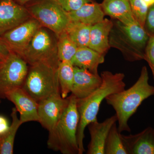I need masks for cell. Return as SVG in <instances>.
<instances>
[{"label":"cell","instance_id":"7","mask_svg":"<svg viewBox=\"0 0 154 154\" xmlns=\"http://www.w3.org/2000/svg\"><path fill=\"white\" fill-rule=\"evenodd\" d=\"M30 17L57 36L65 31L70 19L57 0H34L25 5Z\"/></svg>","mask_w":154,"mask_h":154},{"label":"cell","instance_id":"26","mask_svg":"<svg viewBox=\"0 0 154 154\" xmlns=\"http://www.w3.org/2000/svg\"><path fill=\"white\" fill-rule=\"evenodd\" d=\"M57 1L65 11L69 13L79 10L86 4L96 2V0H57Z\"/></svg>","mask_w":154,"mask_h":154},{"label":"cell","instance_id":"9","mask_svg":"<svg viewBox=\"0 0 154 154\" xmlns=\"http://www.w3.org/2000/svg\"><path fill=\"white\" fill-rule=\"evenodd\" d=\"M41 27L40 23L36 19L31 17L0 37L11 52L21 56Z\"/></svg>","mask_w":154,"mask_h":154},{"label":"cell","instance_id":"2","mask_svg":"<svg viewBox=\"0 0 154 154\" xmlns=\"http://www.w3.org/2000/svg\"><path fill=\"white\" fill-rule=\"evenodd\" d=\"M154 96V86L149 83L147 68L143 66L140 74L133 85L127 90L108 95L105 99L108 105L115 110L120 133L131 131L128 125L130 118L136 112L142 102Z\"/></svg>","mask_w":154,"mask_h":154},{"label":"cell","instance_id":"10","mask_svg":"<svg viewBox=\"0 0 154 154\" xmlns=\"http://www.w3.org/2000/svg\"><path fill=\"white\" fill-rule=\"evenodd\" d=\"M69 97L54 94L38 102V122L48 131L52 130L68 106Z\"/></svg>","mask_w":154,"mask_h":154},{"label":"cell","instance_id":"6","mask_svg":"<svg viewBox=\"0 0 154 154\" xmlns=\"http://www.w3.org/2000/svg\"><path fill=\"white\" fill-rule=\"evenodd\" d=\"M57 42L55 33L42 26L21 57L30 66L42 63L58 68L60 61L58 56Z\"/></svg>","mask_w":154,"mask_h":154},{"label":"cell","instance_id":"1","mask_svg":"<svg viewBox=\"0 0 154 154\" xmlns=\"http://www.w3.org/2000/svg\"><path fill=\"white\" fill-rule=\"evenodd\" d=\"M101 76L102 83L98 89L85 98L77 99V109L79 115L77 132L79 154H83L85 152V129L91 122L97 120V115L102 102L108 95L123 91L126 86L124 82L125 76L123 73L113 74L105 71L102 72Z\"/></svg>","mask_w":154,"mask_h":154},{"label":"cell","instance_id":"34","mask_svg":"<svg viewBox=\"0 0 154 154\" xmlns=\"http://www.w3.org/2000/svg\"><path fill=\"white\" fill-rule=\"evenodd\" d=\"M3 0H0V2H2V1Z\"/></svg>","mask_w":154,"mask_h":154},{"label":"cell","instance_id":"20","mask_svg":"<svg viewBox=\"0 0 154 154\" xmlns=\"http://www.w3.org/2000/svg\"><path fill=\"white\" fill-rule=\"evenodd\" d=\"M17 110L16 107L12 108L11 113L12 122L10 128L2 137H0V154L14 153V147L15 137L17 131L22 124L17 116Z\"/></svg>","mask_w":154,"mask_h":154},{"label":"cell","instance_id":"32","mask_svg":"<svg viewBox=\"0 0 154 154\" xmlns=\"http://www.w3.org/2000/svg\"><path fill=\"white\" fill-rule=\"evenodd\" d=\"M149 6L152 5L154 4V0H143Z\"/></svg>","mask_w":154,"mask_h":154},{"label":"cell","instance_id":"13","mask_svg":"<svg viewBox=\"0 0 154 154\" xmlns=\"http://www.w3.org/2000/svg\"><path fill=\"white\" fill-rule=\"evenodd\" d=\"M128 154H154V128L148 127L135 134H120Z\"/></svg>","mask_w":154,"mask_h":154},{"label":"cell","instance_id":"3","mask_svg":"<svg viewBox=\"0 0 154 154\" xmlns=\"http://www.w3.org/2000/svg\"><path fill=\"white\" fill-rule=\"evenodd\" d=\"M149 36L137 22L126 25L118 20L113 21L109 37L110 47L119 50L130 62L143 60Z\"/></svg>","mask_w":154,"mask_h":154},{"label":"cell","instance_id":"25","mask_svg":"<svg viewBox=\"0 0 154 154\" xmlns=\"http://www.w3.org/2000/svg\"><path fill=\"white\" fill-rule=\"evenodd\" d=\"M129 2L135 19L143 28L149 6L143 0H129Z\"/></svg>","mask_w":154,"mask_h":154},{"label":"cell","instance_id":"11","mask_svg":"<svg viewBox=\"0 0 154 154\" xmlns=\"http://www.w3.org/2000/svg\"><path fill=\"white\" fill-rule=\"evenodd\" d=\"M31 18L25 6L14 0L0 2V36Z\"/></svg>","mask_w":154,"mask_h":154},{"label":"cell","instance_id":"35","mask_svg":"<svg viewBox=\"0 0 154 154\" xmlns=\"http://www.w3.org/2000/svg\"><path fill=\"white\" fill-rule=\"evenodd\" d=\"M128 1H129V0H128Z\"/></svg>","mask_w":154,"mask_h":154},{"label":"cell","instance_id":"21","mask_svg":"<svg viewBox=\"0 0 154 154\" xmlns=\"http://www.w3.org/2000/svg\"><path fill=\"white\" fill-rule=\"evenodd\" d=\"M91 27L80 22H71L65 32L78 48L88 47Z\"/></svg>","mask_w":154,"mask_h":154},{"label":"cell","instance_id":"30","mask_svg":"<svg viewBox=\"0 0 154 154\" xmlns=\"http://www.w3.org/2000/svg\"><path fill=\"white\" fill-rule=\"evenodd\" d=\"M8 120L4 116L0 115V137L5 134L10 128Z\"/></svg>","mask_w":154,"mask_h":154},{"label":"cell","instance_id":"31","mask_svg":"<svg viewBox=\"0 0 154 154\" xmlns=\"http://www.w3.org/2000/svg\"><path fill=\"white\" fill-rule=\"evenodd\" d=\"M14 1L22 5L25 6L26 4L34 0H14Z\"/></svg>","mask_w":154,"mask_h":154},{"label":"cell","instance_id":"23","mask_svg":"<svg viewBox=\"0 0 154 154\" xmlns=\"http://www.w3.org/2000/svg\"><path fill=\"white\" fill-rule=\"evenodd\" d=\"M57 48L58 56L60 61H71L78 46L70 38L65 31L58 35Z\"/></svg>","mask_w":154,"mask_h":154},{"label":"cell","instance_id":"18","mask_svg":"<svg viewBox=\"0 0 154 154\" xmlns=\"http://www.w3.org/2000/svg\"><path fill=\"white\" fill-rule=\"evenodd\" d=\"M68 13L71 22L91 26L104 20L105 15L101 4L96 1L86 4L79 10Z\"/></svg>","mask_w":154,"mask_h":154},{"label":"cell","instance_id":"27","mask_svg":"<svg viewBox=\"0 0 154 154\" xmlns=\"http://www.w3.org/2000/svg\"><path fill=\"white\" fill-rule=\"evenodd\" d=\"M151 70L154 80V36H149L145 50L144 59Z\"/></svg>","mask_w":154,"mask_h":154},{"label":"cell","instance_id":"36","mask_svg":"<svg viewBox=\"0 0 154 154\" xmlns=\"http://www.w3.org/2000/svg\"></svg>","mask_w":154,"mask_h":154},{"label":"cell","instance_id":"5","mask_svg":"<svg viewBox=\"0 0 154 154\" xmlns=\"http://www.w3.org/2000/svg\"><path fill=\"white\" fill-rule=\"evenodd\" d=\"M22 88L38 103L60 94L58 68L42 63L30 65Z\"/></svg>","mask_w":154,"mask_h":154},{"label":"cell","instance_id":"24","mask_svg":"<svg viewBox=\"0 0 154 154\" xmlns=\"http://www.w3.org/2000/svg\"><path fill=\"white\" fill-rule=\"evenodd\" d=\"M116 122L111 127L105 141V154H128L125 148Z\"/></svg>","mask_w":154,"mask_h":154},{"label":"cell","instance_id":"4","mask_svg":"<svg viewBox=\"0 0 154 154\" xmlns=\"http://www.w3.org/2000/svg\"><path fill=\"white\" fill-rule=\"evenodd\" d=\"M68 106L52 130L49 131L48 147L63 154H79L77 132L79 115L77 107V98L69 96Z\"/></svg>","mask_w":154,"mask_h":154},{"label":"cell","instance_id":"22","mask_svg":"<svg viewBox=\"0 0 154 154\" xmlns=\"http://www.w3.org/2000/svg\"><path fill=\"white\" fill-rule=\"evenodd\" d=\"M58 76L60 94L66 98L71 92L74 77V66L69 61H60L58 68Z\"/></svg>","mask_w":154,"mask_h":154},{"label":"cell","instance_id":"33","mask_svg":"<svg viewBox=\"0 0 154 154\" xmlns=\"http://www.w3.org/2000/svg\"><path fill=\"white\" fill-rule=\"evenodd\" d=\"M2 62L0 61V66H1V64H2Z\"/></svg>","mask_w":154,"mask_h":154},{"label":"cell","instance_id":"12","mask_svg":"<svg viewBox=\"0 0 154 154\" xmlns=\"http://www.w3.org/2000/svg\"><path fill=\"white\" fill-rule=\"evenodd\" d=\"M6 98L15 105L22 124L29 122L39 121L38 102L22 88H17L7 94Z\"/></svg>","mask_w":154,"mask_h":154},{"label":"cell","instance_id":"28","mask_svg":"<svg viewBox=\"0 0 154 154\" xmlns=\"http://www.w3.org/2000/svg\"><path fill=\"white\" fill-rule=\"evenodd\" d=\"M143 28L149 37L154 36V4L149 7Z\"/></svg>","mask_w":154,"mask_h":154},{"label":"cell","instance_id":"16","mask_svg":"<svg viewBox=\"0 0 154 154\" xmlns=\"http://www.w3.org/2000/svg\"><path fill=\"white\" fill-rule=\"evenodd\" d=\"M113 26V21L104 19L91 27L88 47L105 55L110 48L109 37Z\"/></svg>","mask_w":154,"mask_h":154},{"label":"cell","instance_id":"8","mask_svg":"<svg viewBox=\"0 0 154 154\" xmlns=\"http://www.w3.org/2000/svg\"><path fill=\"white\" fill-rule=\"evenodd\" d=\"M28 63L20 55L13 52L0 66V99L6 98L8 93L22 88L27 76Z\"/></svg>","mask_w":154,"mask_h":154},{"label":"cell","instance_id":"19","mask_svg":"<svg viewBox=\"0 0 154 154\" xmlns=\"http://www.w3.org/2000/svg\"><path fill=\"white\" fill-rule=\"evenodd\" d=\"M104 61L105 56L89 47H83L78 48L71 62L74 66L87 69L97 74L98 67Z\"/></svg>","mask_w":154,"mask_h":154},{"label":"cell","instance_id":"14","mask_svg":"<svg viewBox=\"0 0 154 154\" xmlns=\"http://www.w3.org/2000/svg\"><path fill=\"white\" fill-rule=\"evenodd\" d=\"M102 83V78L99 74L74 66V77L71 93L77 99H83L96 91Z\"/></svg>","mask_w":154,"mask_h":154},{"label":"cell","instance_id":"15","mask_svg":"<svg viewBox=\"0 0 154 154\" xmlns=\"http://www.w3.org/2000/svg\"><path fill=\"white\" fill-rule=\"evenodd\" d=\"M117 122L116 115L112 116L105 121L99 122L98 120L88 125L91 141L88 145V154H105V141L111 127Z\"/></svg>","mask_w":154,"mask_h":154},{"label":"cell","instance_id":"29","mask_svg":"<svg viewBox=\"0 0 154 154\" xmlns=\"http://www.w3.org/2000/svg\"><path fill=\"white\" fill-rule=\"evenodd\" d=\"M11 52V51L0 37V61H4Z\"/></svg>","mask_w":154,"mask_h":154},{"label":"cell","instance_id":"17","mask_svg":"<svg viewBox=\"0 0 154 154\" xmlns=\"http://www.w3.org/2000/svg\"><path fill=\"white\" fill-rule=\"evenodd\" d=\"M102 10L105 15L120 21L126 25L137 22L128 0H103Z\"/></svg>","mask_w":154,"mask_h":154}]
</instances>
